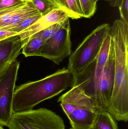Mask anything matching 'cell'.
I'll return each instance as SVG.
<instances>
[{
  "mask_svg": "<svg viewBox=\"0 0 128 129\" xmlns=\"http://www.w3.org/2000/svg\"><path fill=\"white\" fill-rule=\"evenodd\" d=\"M58 102H60V106L67 117L79 107H88L95 110L93 101L77 85L73 86L68 91L60 96Z\"/></svg>",
  "mask_w": 128,
  "mask_h": 129,
  "instance_id": "10",
  "label": "cell"
},
{
  "mask_svg": "<svg viewBox=\"0 0 128 129\" xmlns=\"http://www.w3.org/2000/svg\"><path fill=\"white\" fill-rule=\"evenodd\" d=\"M97 112L94 108L79 107L68 116L72 128L74 129H88L92 126Z\"/></svg>",
  "mask_w": 128,
  "mask_h": 129,
  "instance_id": "12",
  "label": "cell"
},
{
  "mask_svg": "<svg viewBox=\"0 0 128 129\" xmlns=\"http://www.w3.org/2000/svg\"><path fill=\"white\" fill-rule=\"evenodd\" d=\"M70 129H74V128H70ZM88 129H92V127H91V128H89Z\"/></svg>",
  "mask_w": 128,
  "mask_h": 129,
  "instance_id": "27",
  "label": "cell"
},
{
  "mask_svg": "<svg viewBox=\"0 0 128 129\" xmlns=\"http://www.w3.org/2000/svg\"><path fill=\"white\" fill-rule=\"evenodd\" d=\"M115 77V50L111 36L110 50L108 60L104 67L103 74L99 87V112L107 111L113 91Z\"/></svg>",
  "mask_w": 128,
  "mask_h": 129,
  "instance_id": "8",
  "label": "cell"
},
{
  "mask_svg": "<svg viewBox=\"0 0 128 129\" xmlns=\"http://www.w3.org/2000/svg\"><path fill=\"white\" fill-rule=\"evenodd\" d=\"M20 62L14 60L0 78V125L7 126L13 114V99Z\"/></svg>",
  "mask_w": 128,
  "mask_h": 129,
  "instance_id": "6",
  "label": "cell"
},
{
  "mask_svg": "<svg viewBox=\"0 0 128 129\" xmlns=\"http://www.w3.org/2000/svg\"><path fill=\"white\" fill-rule=\"evenodd\" d=\"M69 20L70 18H67L37 33L32 36L31 38L36 37L44 41H46L52 38L59 29L64 26Z\"/></svg>",
  "mask_w": 128,
  "mask_h": 129,
  "instance_id": "17",
  "label": "cell"
},
{
  "mask_svg": "<svg viewBox=\"0 0 128 129\" xmlns=\"http://www.w3.org/2000/svg\"><path fill=\"white\" fill-rule=\"evenodd\" d=\"M71 35L69 20L52 38L45 42L38 56L48 59L59 65L72 53Z\"/></svg>",
  "mask_w": 128,
  "mask_h": 129,
  "instance_id": "5",
  "label": "cell"
},
{
  "mask_svg": "<svg viewBox=\"0 0 128 129\" xmlns=\"http://www.w3.org/2000/svg\"><path fill=\"white\" fill-rule=\"evenodd\" d=\"M38 16H42V15L31 0H28L23 8L13 16L10 22L5 26L0 28V29L10 30L19 25L27 19Z\"/></svg>",
  "mask_w": 128,
  "mask_h": 129,
  "instance_id": "13",
  "label": "cell"
},
{
  "mask_svg": "<svg viewBox=\"0 0 128 129\" xmlns=\"http://www.w3.org/2000/svg\"><path fill=\"white\" fill-rule=\"evenodd\" d=\"M27 42L21 40L19 35L0 42V78L16 60Z\"/></svg>",
  "mask_w": 128,
  "mask_h": 129,
  "instance_id": "9",
  "label": "cell"
},
{
  "mask_svg": "<svg viewBox=\"0 0 128 129\" xmlns=\"http://www.w3.org/2000/svg\"><path fill=\"white\" fill-rule=\"evenodd\" d=\"M110 34L115 50L113 91L107 111L116 120H128V23L121 19L113 22Z\"/></svg>",
  "mask_w": 128,
  "mask_h": 129,
  "instance_id": "1",
  "label": "cell"
},
{
  "mask_svg": "<svg viewBox=\"0 0 128 129\" xmlns=\"http://www.w3.org/2000/svg\"><path fill=\"white\" fill-rule=\"evenodd\" d=\"M108 1H110V0H108Z\"/></svg>",
  "mask_w": 128,
  "mask_h": 129,
  "instance_id": "28",
  "label": "cell"
},
{
  "mask_svg": "<svg viewBox=\"0 0 128 129\" xmlns=\"http://www.w3.org/2000/svg\"><path fill=\"white\" fill-rule=\"evenodd\" d=\"M70 18L66 11L59 8L54 9L41 17L36 22L21 32L19 36L22 40L27 39L37 33L67 18Z\"/></svg>",
  "mask_w": 128,
  "mask_h": 129,
  "instance_id": "11",
  "label": "cell"
},
{
  "mask_svg": "<svg viewBox=\"0 0 128 129\" xmlns=\"http://www.w3.org/2000/svg\"><path fill=\"white\" fill-rule=\"evenodd\" d=\"M73 81L71 71L64 67L43 79L16 87L13 113L33 110L41 102L58 95L70 86L72 87Z\"/></svg>",
  "mask_w": 128,
  "mask_h": 129,
  "instance_id": "2",
  "label": "cell"
},
{
  "mask_svg": "<svg viewBox=\"0 0 128 129\" xmlns=\"http://www.w3.org/2000/svg\"><path fill=\"white\" fill-rule=\"evenodd\" d=\"M19 34L10 30L0 29V42L6 40L11 37L19 35Z\"/></svg>",
  "mask_w": 128,
  "mask_h": 129,
  "instance_id": "25",
  "label": "cell"
},
{
  "mask_svg": "<svg viewBox=\"0 0 128 129\" xmlns=\"http://www.w3.org/2000/svg\"><path fill=\"white\" fill-rule=\"evenodd\" d=\"M45 42L36 37L30 38L22 48V53L26 57L38 56Z\"/></svg>",
  "mask_w": 128,
  "mask_h": 129,
  "instance_id": "16",
  "label": "cell"
},
{
  "mask_svg": "<svg viewBox=\"0 0 128 129\" xmlns=\"http://www.w3.org/2000/svg\"><path fill=\"white\" fill-rule=\"evenodd\" d=\"M41 17V16H38L34 17L29 18L21 23L19 25L9 30L17 33L19 35L20 33L21 32L27 28L28 27L31 26V25H32Z\"/></svg>",
  "mask_w": 128,
  "mask_h": 129,
  "instance_id": "22",
  "label": "cell"
},
{
  "mask_svg": "<svg viewBox=\"0 0 128 129\" xmlns=\"http://www.w3.org/2000/svg\"><path fill=\"white\" fill-rule=\"evenodd\" d=\"M0 129H4L2 126L1 125H0Z\"/></svg>",
  "mask_w": 128,
  "mask_h": 129,
  "instance_id": "26",
  "label": "cell"
},
{
  "mask_svg": "<svg viewBox=\"0 0 128 129\" xmlns=\"http://www.w3.org/2000/svg\"><path fill=\"white\" fill-rule=\"evenodd\" d=\"M104 67L98 64L95 60L80 75L74 79L72 86H78L83 92L92 99L97 113L100 111L99 87Z\"/></svg>",
  "mask_w": 128,
  "mask_h": 129,
  "instance_id": "7",
  "label": "cell"
},
{
  "mask_svg": "<svg viewBox=\"0 0 128 129\" xmlns=\"http://www.w3.org/2000/svg\"><path fill=\"white\" fill-rule=\"evenodd\" d=\"M26 2L1 11L0 28L5 26L8 23H9L13 16L23 8Z\"/></svg>",
  "mask_w": 128,
  "mask_h": 129,
  "instance_id": "19",
  "label": "cell"
},
{
  "mask_svg": "<svg viewBox=\"0 0 128 129\" xmlns=\"http://www.w3.org/2000/svg\"><path fill=\"white\" fill-rule=\"evenodd\" d=\"M28 0H0V11L25 3Z\"/></svg>",
  "mask_w": 128,
  "mask_h": 129,
  "instance_id": "23",
  "label": "cell"
},
{
  "mask_svg": "<svg viewBox=\"0 0 128 129\" xmlns=\"http://www.w3.org/2000/svg\"><path fill=\"white\" fill-rule=\"evenodd\" d=\"M111 40V35L110 32L104 39L96 60L97 63L100 66L104 67L108 60L110 50Z\"/></svg>",
  "mask_w": 128,
  "mask_h": 129,
  "instance_id": "18",
  "label": "cell"
},
{
  "mask_svg": "<svg viewBox=\"0 0 128 129\" xmlns=\"http://www.w3.org/2000/svg\"><path fill=\"white\" fill-rule=\"evenodd\" d=\"M42 16L59 8L51 0H31ZM60 9V8H59Z\"/></svg>",
  "mask_w": 128,
  "mask_h": 129,
  "instance_id": "20",
  "label": "cell"
},
{
  "mask_svg": "<svg viewBox=\"0 0 128 129\" xmlns=\"http://www.w3.org/2000/svg\"><path fill=\"white\" fill-rule=\"evenodd\" d=\"M118 7L120 19L128 23V0H121Z\"/></svg>",
  "mask_w": 128,
  "mask_h": 129,
  "instance_id": "24",
  "label": "cell"
},
{
  "mask_svg": "<svg viewBox=\"0 0 128 129\" xmlns=\"http://www.w3.org/2000/svg\"><path fill=\"white\" fill-rule=\"evenodd\" d=\"M83 17L89 18L94 14L97 9V0H80Z\"/></svg>",
  "mask_w": 128,
  "mask_h": 129,
  "instance_id": "21",
  "label": "cell"
},
{
  "mask_svg": "<svg viewBox=\"0 0 128 129\" xmlns=\"http://www.w3.org/2000/svg\"><path fill=\"white\" fill-rule=\"evenodd\" d=\"M60 9L66 11L73 19L83 17L80 0H51Z\"/></svg>",
  "mask_w": 128,
  "mask_h": 129,
  "instance_id": "14",
  "label": "cell"
},
{
  "mask_svg": "<svg viewBox=\"0 0 128 129\" xmlns=\"http://www.w3.org/2000/svg\"><path fill=\"white\" fill-rule=\"evenodd\" d=\"M110 29L109 23L98 26L71 53L69 57L68 68L73 74L74 79L96 60L104 39L110 32Z\"/></svg>",
  "mask_w": 128,
  "mask_h": 129,
  "instance_id": "3",
  "label": "cell"
},
{
  "mask_svg": "<svg viewBox=\"0 0 128 129\" xmlns=\"http://www.w3.org/2000/svg\"><path fill=\"white\" fill-rule=\"evenodd\" d=\"M92 128V129H118L115 119L107 111L97 113Z\"/></svg>",
  "mask_w": 128,
  "mask_h": 129,
  "instance_id": "15",
  "label": "cell"
},
{
  "mask_svg": "<svg viewBox=\"0 0 128 129\" xmlns=\"http://www.w3.org/2000/svg\"><path fill=\"white\" fill-rule=\"evenodd\" d=\"M8 129H65L61 117L46 108L13 113Z\"/></svg>",
  "mask_w": 128,
  "mask_h": 129,
  "instance_id": "4",
  "label": "cell"
}]
</instances>
